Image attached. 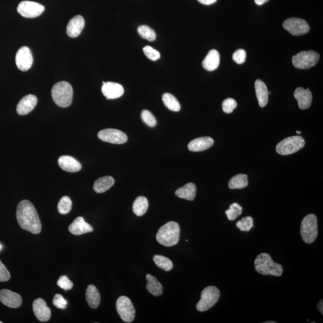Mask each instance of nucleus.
<instances>
[{
    "label": "nucleus",
    "mask_w": 323,
    "mask_h": 323,
    "mask_svg": "<svg viewBox=\"0 0 323 323\" xmlns=\"http://www.w3.org/2000/svg\"><path fill=\"white\" fill-rule=\"evenodd\" d=\"M246 59V52L244 49H239L233 53V61L238 64L244 63Z\"/></svg>",
    "instance_id": "obj_42"
},
{
    "label": "nucleus",
    "mask_w": 323,
    "mask_h": 323,
    "mask_svg": "<svg viewBox=\"0 0 323 323\" xmlns=\"http://www.w3.org/2000/svg\"><path fill=\"white\" fill-rule=\"evenodd\" d=\"M116 310L121 320L126 323L134 321L135 310L132 302L126 296H121L116 302Z\"/></svg>",
    "instance_id": "obj_9"
},
{
    "label": "nucleus",
    "mask_w": 323,
    "mask_h": 323,
    "mask_svg": "<svg viewBox=\"0 0 323 323\" xmlns=\"http://www.w3.org/2000/svg\"><path fill=\"white\" fill-rule=\"evenodd\" d=\"M16 218L20 227L32 233H40L41 223L39 216L33 204L28 200H23L17 206Z\"/></svg>",
    "instance_id": "obj_1"
},
{
    "label": "nucleus",
    "mask_w": 323,
    "mask_h": 323,
    "mask_svg": "<svg viewBox=\"0 0 323 323\" xmlns=\"http://www.w3.org/2000/svg\"><path fill=\"white\" fill-rule=\"evenodd\" d=\"M147 284L146 288L151 294L155 296H160L163 293V287L161 283L156 278L151 274H147Z\"/></svg>",
    "instance_id": "obj_28"
},
{
    "label": "nucleus",
    "mask_w": 323,
    "mask_h": 323,
    "mask_svg": "<svg viewBox=\"0 0 323 323\" xmlns=\"http://www.w3.org/2000/svg\"><path fill=\"white\" fill-rule=\"evenodd\" d=\"M294 96L298 101L299 108L302 109L309 108L312 103V93L309 88L305 90L303 88H298L295 91Z\"/></svg>",
    "instance_id": "obj_18"
},
{
    "label": "nucleus",
    "mask_w": 323,
    "mask_h": 323,
    "mask_svg": "<svg viewBox=\"0 0 323 323\" xmlns=\"http://www.w3.org/2000/svg\"><path fill=\"white\" fill-rule=\"evenodd\" d=\"M305 141L301 136H293L284 139L278 143L276 150L282 155H289L297 152L305 146Z\"/></svg>",
    "instance_id": "obj_7"
},
{
    "label": "nucleus",
    "mask_w": 323,
    "mask_h": 323,
    "mask_svg": "<svg viewBox=\"0 0 323 323\" xmlns=\"http://www.w3.org/2000/svg\"><path fill=\"white\" fill-rule=\"evenodd\" d=\"M320 55L318 53L309 50L298 53L292 58L293 66L299 69H308L314 67L318 62Z\"/></svg>",
    "instance_id": "obj_8"
},
{
    "label": "nucleus",
    "mask_w": 323,
    "mask_h": 323,
    "mask_svg": "<svg viewBox=\"0 0 323 323\" xmlns=\"http://www.w3.org/2000/svg\"><path fill=\"white\" fill-rule=\"evenodd\" d=\"M255 269L259 274L280 277L283 274V268L279 263H275L268 253L258 255L254 261Z\"/></svg>",
    "instance_id": "obj_3"
},
{
    "label": "nucleus",
    "mask_w": 323,
    "mask_h": 323,
    "mask_svg": "<svg viewBox=\"0 0 323 323\" xmlns=\"http://www.w3.org/2000/svg\"><path fill=\"white\" fill-rule=\"evenodd\" d=\"M180 227L176 221H170L162 226L156 234L157 241L165 247L176 245L179 241Z\"/></svg>",
    "instance_id": "obj_2"
},
{
    "label": "nucleus",
    "mask_w": 323,
    "mask_h": 323,
    "mask_svg": "<svg viewBox=\"0 0 323 323\" xmlns=\"http://www.w3.org/2000/svg\"><path fill=\"white\" fill-rule=\"evenodd\" d=\"M0 301L2 304L9 308H19L22 303L21 296L16 293L7 289H2L0 291Z\"/></svg>",
    "instance_id": "obj_15"
},
{
    "label": "nucleus",
    "mask_w": 323,
    "mask_h": 323,
    "mask_svg": "<svg viewBox=\"0 0 323 323\" xmlns=\"http://www.w3.org/2000/svg\"><path fill=\"white\" fill-rule=\"evenodd\" d=\"M296 133H298V134H301V131H296Z\"/></svg>",
    "instance_id": "obj_48"
},
{
    "label": "nucleus",
    "mask_w": 323,
    "mask_h": 323,
    "mask_svg": "<svg viewBox=\"0 0 323 323\" xmlns=\"http://www.w3.org/2000/svg\"><path fill=\"white\" fill-rule=\"evenodd\" d=\"M220 292L217 287L209 286L203 290L201 299L197 305V310L204 312L214 307L220 298Z\"/></svg>",
    "instance_id": "obj_6"
},
{
    "label": "nucleus",
    "mask_w": 323,
    "mask_h": 323,
    "mask_svg": "<svg viewBox=\"0 0 323 323\" xmlns=\"http://www.w3.org/2000/svg\"><path fill=\"white\" fill-rule=\"evenodd\" d=\"M242 213V208L238 204L233 203L231 204L229 209L225 212L228 219L229 220H234L241 215Z\"/></svg>",
    "instance_id": "obj_35"
},
{
    "label": "nucleus",
    "mask_w": 323,
    "mask_h": 323,
    "mask_svg": "<svg viewBox=\"0 0 323 323\" xmlns=\"http://www.w3.org/2000/svg\"><path fill=\"white\" fill-rule=\"evenodd\" d=\"M72 208V201L69 197L65 196L61 198L58 203V212L61 215H67Z\"/></svg>",
    "instance_id": "obj_34"
},
{
    "label": "nucleus",
    "mask_w": 323,
    "mask_h": 323,
    "mask_svg": "<svg viewBox=\"0 0 323 323\" xmlns=\"http://www.w3.org/2000/svg\"><path fill=\"white\" fill-rule=\"evenodd\" d=\"M37 104V98L34 95H28L20 100L17 106L16 111L19 115L28 114L33 110Z\"/></svg>",
    "instance_id": "obj_17"
},
{
    "label": "nucleus",
    "mask_w": 323,
    "mask_h": 323,
    "mask_svg": "<svg viewBox=\"0 0 323 323\" xmlns=\"http://www.w3.org/2000/svg\"><path fill=\"white\" fill-rule=\"evenodd\" d=\"M301 235L307 244H312L318 236L317 218L314 215H308L302 221Z\"/></svg>",
    "instance_id": "obj_5"
},
{
    "label": "nucleus",
    "mask_w": 323,
    "mask_h": 323,
    "mask_svg": "<svg viewBox=\"0 0 323 323\" xmlns=\"http://www.w3.org/2000/svg\"><path fill=\"white\" fill-rule=\"evenodd\" d=\"M141 118L147 125L152 127L156 125V118L150 111L148 110L143 111L141 113Z\"/></svg>",
    "instance_id": "obj_37"
},
{
    "label": "nucleus",
    "mask_w": 323,
    "mask_h": 323,
    "mask_svg": "<svg viewBox=\"0 0 323 323\" xmlns=\"http://www.w3.org/2000/svg\"><path fill=\"white\" fill-rule=\"evenodd\" d=\"M70 232L75 235L90 233L94 230L93 227L84 220L82 217H77L69 227Z\"/></svg>",
    "instance_id": "obj_20"
},
{
    "label": "nucleus",
    "mask_w": 323,
    "mask_h": 323,
    "mask_svg": "<svg viewBox=\"0 0 323 323\" xmlns=\"http://www.w3.org/2000/svg\"><path fill=\"white\" fill-rule=\"evenodd\" d=\"M143 52L147 57L150 60L155 61L161 58V54L158 50L153 48L150 46H145L143 48Z\"/></svg>",
    "instance_id": "obj_38"
},
{
    "label": "nucleus",
    "mask_w": 323,
    "mask_h": 323,
    "mask_svg": "<svg viewBox=\"0 0 323 323\" xmlns=\"http://www.w3.org/2000/svg\"><path fill=\"white\" fill-rule=\"evenodd\" d=\"M200 3L205 5H211L215 3L217 0H198Z\"/></svg>",
    "instance_id": "obj_44"
},
{
    "label": "nucleus",
    "mask_w": 323,
    "mask_h": 323,
    "mask_svg": "<svg viewBox=\"0 0 323 323\" xmlns=\"http://www.w3.org/2000/svg\"><path fill=\"white\" fill-rule=\"evenodd\" d=\"M177 197L188 201L194 200L197 194V186L194 183H189L179 189L176 193Z\"/></svg>",
    "instance_id": "obj_25"
},
{
    "label": "nucleus",
    "mask_w": 323,
    "mask_h": 323,
    "mask_svg": "<svg viewBox=\"0 0 323 323\" xmlns=\"http://www.w3.org/2000/svg\"><path fill=\"white\" fill-rule=\"evenodd\" d=\"M153 260L159 268L165 271H170L173 268V263L171 260L162 255H155L153 257Z\"/></svg>",
    "instance_id": "obj_32"
},
{
    "label": "nucleus",
    "mask_w": 323,
    "mask_h": 323,
    "mask_svg": "<svg viewBox=\"0 0 323 323\" xmlns=\"http://www.w3.org/2000/svg\"><path fill=\"white\" fill-rule=\"evenodd\" d=\"M53 304L59 309H66L67 305V301L61 295L56 294L53 299Z\"/></svg>",
    "instance_id": "obj_41"
},
{
    "label": "nucleus",
    "mask_w": 323,
    "mask_h": 323,
    "mask_svg": "<svg viewBox=\"0 0 323 323\" xmlns=\"http://www.w3.org/2000/svg\"><path fill=\"white\" fill-rule=\"evenodd\" d=\"M237 227L241 231L249 232L251 228L254 226V220L253 217L248 216L241 219L236 223Z\"/></svg>",
    "instance_id": "obj_36"
},
{
    "label": "nucleus",
    "mask_w": 323,
    "mask_h": 323,
    "mask_svg": "<svg viewBox=\"0 0 323 323\" xmlns=\"http://www.w3.org/2000/svg\"><path fill=\"white\" fill-rule=\"evenodd\" d=\"M0 323H2V322H0Z\"/></svg>",
    "instance_id": "obj_50"
},
{
    "label": "nucleus",
    "mask_w": 323,
    "mask_h": 323,
    "mask_svg": "<svg viewBox=\"0 0 323 323\" xmlns=\"http://www.w3.org/2000/svg\"><path fill=\"white\" fill-rule=\"evenodd\" d=\"M163 102L167 108L173 111H179L181 108V106L176 97L173 95L169 93H166L163 95Z\"/></svg>",
    "instance_id": "obj_31"
},
{
    "label": "nucleus",
    "mask_w": 323,
    "mask_h": 323,
    "mask_svg": "<svg viewBox=\"0 0 323 323\" xmlns=\"http://www.w3.org/2000/svg\"><path fill=\"white\" fill-rule=\"evenodd\" d=\"M283 27L293 35L307 34L310 29L306 20L296 17L286 19L283 23Z\"/></svg>",
    "instance_id": "obj_11"
},
{
    "label": "nucleus",
    "mask_w": 323,
    "mask_h": 323,
    "mask_svg": "<svg viewBox=\"0 0 323 323\" xmlns=\"http://www.w3.org/2000/svg\"><path fill=\"white\" fill-rule=\"evenodd\" d=\"M248 185L247 175L239 174L231 179L229 182V188L231 189H244Z\"/></svg>",
    "instance_id": "obj_30"
},
{
    "label": "nucleus",
    "mask_w": 323,
    "mask_h": 323,
    "mask_svg": "<svg viewBox=\"0 0 323 323\" xmlns=\"http://www.w3.org/2000/svg\"><path fill=\"white\" fill-rule=\"evenodd\" d=\"M86 299L89 306L93 309H96L99 307L101 301V296L99 290L94 285L88 286L86 292Z\"/></svg>",
    "instance_id": "obj_26"
},
{
    "label": "nucleus",
    "mask_w": 323,
    "mask_h": 323,
    "mask_svg": "<svg viewBox=\"0 0 323 323\" xmlns=\"http://www.w3.org/2000/svg\"><path fill=\"white\" fill-rule=\"evenodd\" d=\"M149 209V201L144 197L136 198L132 206L133 212L137 216L143 215Z\"/></svg>",
    "instance_id": "obj_29"
},
{
    "label": "nucleus",
    "mask_w": 323,
    "mask_h": 323,
    "mask_svg": "<svg viewBox=\"0 0 323 323\" xmlns=\"http://www.w3.org/2000/svg\"><path fill=\"white\" fill-rule=\"evenodd\" d=\"M223 110L226 113H231L236 108L237 103L235 100L227 99L225 100L222 105Z\"/></svg>",
    "instance_id": "obj_39"
},
{
    "label": "nucleus",
    "mask_w": 323,
    "mask_h": 323,
    "mask_svg": "<svg viewBox=\"0 0 323 323\" xmlns=\"http://www.w3.org/2000/svg\"><path fill=\"white\" fill-rule=\"evenodd\" d=\"M138 32L140 36L144 39L148 41H153L155 40L156 34L153 29L147 25H141L138 28Z\"/></svg>",
    "instance_id": "obj_33"
},
{
    "label": "nucleus",
    "mask_w": 323,
    "mask_h": 323,
    "mask_svg": "<svg viewBox=\"0 0 323 323\" xmlns=\"http://www.w3.org/2000/svg\"><path fill=\"white\" fill-rule=\"evenodd\" d=\"M15 61L17 67L22 72L30 69L33 64V57L29 47L23 46L20 48L16 53Z\"/></svg>",
    "instance_id": "obj_13"
},
{
    "label": "nucleus",
    "mask_w": 323,
    "mask_h": 323,
    "mask_svg": "<svg viewBox=\"0 0 323 323\" xmlns=\"http://www.w3.org/2000/svg\"><path fill=\"white\" fill-rule=\"evenodd\" d=\"M98 137L107 143L121 144L125 143L127 141V135L120 130L115 129H105L98 134Z\"/></svg>",
    "instance_id": "obj_12"
},
{
    "label": "nucleus",
    "mask_w": 323,
    "mask_h": 323,
    "mask_svg": "<svg viewBox=\"0 0 323 323\" xmlns=\"http://www.w3.org/2000/svg\"><path fill=\"white\" fill-rule=\"evenodd\" d=\"M58 286L65 290H70L73 288V283L67 276L60 277L57 282Z\"/></svg>",
    "instance_id": "obj_40"
},
{
    "label": "nucleus",
    "mask_w": 323,
    "mask_h": 323,
    "mask_svg": "<svg viewBox=\"0 0 323 323\" xmlns=\"http://www.w3.org/2000/svg\"><path fill=\"white\" fill-rule=\"evenodd\" d=\"M214 144V140L211 137H204L195 139L188 144V149L192 152H202L211 147Z\"/></svg>",
    "instance_id": "obj_22"
},
{
    "label": "nucleus",
    "mask_w": 323,
    "mask_h": 323,
    "mask_svg": "<svg viewBox=\"0 0 323 323\" xmlns=\"http://www.w3.org/2000/svg\"><path fill=\"white\" fill-rule=\"evenodd\" d=\"M269 0H254L255 2L257 5H261L265 4V2H268Z\"/></svg>",
    "instance_id": "obj_45"
},
{
    "label": "nucleus",
    "mask_w": 323,
    "mask_h": 323,
    "mask_svg": "<svg viewBox=\"0 0 323 323\" xmlns=\"http://www.w3.org/2000/svg\"><path fill=\"white\" fill-rule=\"evenodd\" d=\"M85 25V19L82 16L78 15L73 17L67 25V35L72 38L78 37L82 33Z\"/></svg>",
    "instance_id": "obj_19"
},
{
    "label": "nucleus",
    "mask_w": 323,
    "mask_h": 323,
    "mask_svg": "<svg viewBox=\"0 0 323 323\" xmlns=\"http://www.w3.org/2000/svg\"><path fill=\"white\" fill-rule=\"evenodd\" d=\"M32 309L35 317L41 322L49 321L51 317V311L43 299H35L32 304Z\"/></svg>",
    "instance_id": "obj_14"
},
{
    "label": "nucleus",
    "mask_w": 323,
    "mask_h": 323,
    "mask_svg": "<svg viewBox=\"0 0 323 323\" xmlns=\"http://www.w3.org/2000/svg\"><path fill=\"white\" fill-rule=\"evenodd\" d=\"M10 278V272L0 260V282H5L9 280Z\"/></svg>",
    "instance_id": "obj_43"
},
{
    "label": "nucleus",
    "mask_w": 323,
    "mask_h": 323,
    "mask_svg": "<svg viewBox=\"0 0 323 323\" xmlns=\"http://www.w3.org/2000/svg\"><path fill=\"white\" fill-rule=\"evenodd\" d=\"M220 64V54L217 50H210L203 62V66L207 71L212 72L217 69Z\"/></svg>",
    "instance_id": "obj_24"
},
{
    "label": "nucleus",
    "mask_w": 323,
    "mask_h": 323,
    "mask_svg": "<svg viewBox=\"0 0 323 323\" xmlns=\"http://www.w3.org/2000/svg\"><path fill=\"white\" fill-rule=\"evenodd\" d=\"M1 248H2V245L0 244V250H1Z\"/></svg>",
    "instance_id": "obj_49"
},
{
    "label": "nucleus",
    "mask_w": 323,
    "mask_h": 323,
    "mask_svg": "<svg viewBox=\"0 0 323 323\" xmlns=\"http://www.w3.org/2000/svg\"><path fill=\"white\" fill-rule=\"evenodd\" d=\"M114 184V180L111 176L101 177L95 182L94 189L98 194H102L110 189Z\"/></svg>",
    "instance_id": "obj_27"
},
{
    "label": "nucleus",
    "mask_w": 323,
    "mask_h": 323,
    "mask_svg": "<svg viewBox=\"0 0 323 323\" xmlns=\"http://www.w3.org/2000/svg\"><path fill=\"white\" fill-rule=\"evenodd\" d=\"M255 90L260 108H264L268 103L269 93L267 87L264 82L258 79L255 82Z\"/></svg>",
    "instance_id": "obj_23"
},
{
    "label": "nucleus",
    "mask_w": 323,
    "mask_h": 323,
    "mask_svg": "<svg viewBox=\"0 0 323 323\" xmlns=\"http://www.w3.org/2000/svg\"><path fill=\"white\" fill-rule=\"evenodd\" d=\"M53 101L58 106L66 108L72 105L73 90L72 85L67 82H60L53 86L52 90Z\"/></svg>",
    "instance_id": "obj_4"
},
{
    "label": "nucleus",
    "mask_w": 323,
    "mask_h": 323,
    "mask_svg": "<svg viewBox=\"0 0 323 323\" xmlns=\"http://www.w3.org/2000/svg\"><path fill=\"white\" fill-rule=\"evenodd\" d=\"M103 84L102 93L107 99H117L123 96L124 88L120 84L111 82H104Z\"/></svg>",
    "instance_id": "obj_16"
},
{
    "label": "nucleus",
    "mask_w": 323,
    "mask_h": 323,
    "mask_svg": "<svg viewBox=\"0 0 323 323\" xmlns=\"http://www.w3.org/2000/svg\"><path fill=\"white\" fill-rule=\"evenodd\" d=\"M59 167L65 171L69 173H76L82 169V165L73 157L62 156L58 159Z\"/></svg>",
    "instance_id": "obj_21"
},
{
    "label": "nucleus",
    "mask_w": 323,
    "mask_h": 323,
    "mask_svg": "<svg viewBox=\"0 0 323 323\" xmlns=\"http://www.w3.org/2000/svg\"><path fill=\"white\" fill-rule=\"evenodd\" d=\"M45 9L44 5L31 1H23L17 7V12L26 18H34L41 15Z\"/></svg>",
    "instance_id": "obj_10"
},
{
    "label": "nucleus",
    "mask_w": 323,
    "mask_h": 323,
    "mask_svg": "<svg viewBox=\"0 0 323 323\" xmlns=\"http://www.w3.org/2000/svg\"><path fill=\"white\" fill-rule=\"evenodd\" d=\"M276 323V322H265V323Z\"/></svg>",
    "instance_id": "obj_47"
},
{
    "label": "nucleus",
    "mask_w": 323,
    "mask_h": 323,
    "mask_svg": "<svg viewBox=\"0 0 323 323\" xmlns=\"http://www.w3.org/2000/svg\"><path fill=\"white\" fill-rule=\"evenodd\" d=\"M318 309L320 311V312L323 314V301H320L318 304Z\"/></svg>",
    "instance_id": "obj_46"
}]
</instances>
